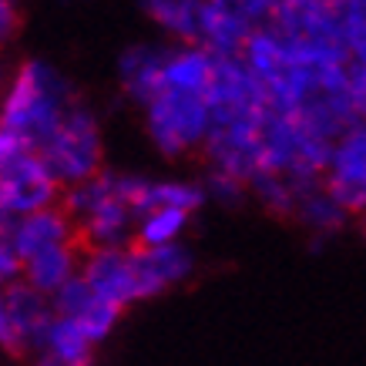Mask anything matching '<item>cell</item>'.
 <instances>
[{"label": "cell", "instance_id": "cell-15", "mask_svg": "<svg viewBox=\"0 0 366 366\" xmlns=\"http://www.w3.org/2000/svg\"><path fill=\"white\" fill-rule=\"evenodd\" d=\"M162 61H165V51H162V47H152V44L124 51V57H122V88L134 104H142L144 108V104L158 94V88H162Z\"/></svg>", "mask_w": 366, "mask_h": 366}, {"label": "cell", "instance_id": "cell-5", "mask_svg": "<svg viewBox=\"0 0 366 366\" xmlns=\"http://www.w3.org/2000/svg\"><path fill=\"white\" fill-rule=\"evenodd\" d=\"M134 266V289L138 300H155L172 286L185 282L195 269V255L182 242L165 245H128Z\"/></svg>", "mask_w": 366, "mask_h": 366}, {"label": "cell", "instance_id": "cell-26", "mask_svg": "<svg viewBox=\"0 0 366 366\" xmlns=\"http://www.w3.org/2000/svg\"><path fill=\"white\" fill-rule=\"evenodd\" d=\"M21 31V14H17V0H0V47L11 44Z\"/></svg>", "mask_w": 366, "mask_h": 366}, {"label": "cell", "instance_id": "cell-12", "mask_svg": "<svg viewBox=\"0 0 366 366\" xmlns=\"http://www.w3.org/2000/svg\"><path fill=\"white\" fill-rule=\"evenodd\" d=\"M134 222H138L134 212L118 195H108L88 215H81L74 225H78L81 242L88 245V249H94V245H132Z\"/></svg>", "mask_w": 366, "mask_h": 366}, {"label": "cell", "instance_id": "cell-2", "mask_svg": "<svg viewBox=\"0 0 366 366\" xmlns=\"http://www.w3.org/2000/svg\"><path fill=\"white\" fill-rule=\"evenodd\" d=\"M57 185H74L101 172V128L84 104H71L57 128L34 148Z\"/></svg>", "mask_w": 366, "mask_h": 366}, {"label": "cell", "instance_id": "cell-31", "mask_svg": "<svg viewBox=\"0 0 366 366\" xmlns=\"http://www.w3.org/2000/svg\"><path fill=\"white\" fill-rule=\"evenodd\" d=\"M0 81H4V71H0Z\"/></svg>", "mask_w": 366, "mask_h": 366}, {"label": "cell", "instance_id": "cell-19", "mask_svg": "<svg viewBox=\"0 0 366 366\" xmlns=\"http://www.w3.org/2000/svg\"><path fill=\"white\" fill-rule=\"evenodd\" d=\"M245 189L252 192L272 215H279V219H292V215H296V202H300V195L306 192V189H300L296 182H289L286 175H279V172H255V175L245 182Z\"/></svg>", "mask_w": 366, "mask_h": 366}, {"label": "cell", "instance_id": "cell-28", "mask_svg": "<svg viewBox=\"0 0 366 366\" xmlns=\"http://www.w3.org/2000/svg\"><path fill=\"white\" fill-rule=\"evenodd\" d=\"M209 192H215L222 202H235L245 192V182H239V178H232V175H222V172H212Z\"/></svg>", "mask_w": 366, "mask_h": 366}, {"label": "cell", "instance_id": "cell-3", "mask_svg": "<svg viewBox=\"0 0 366 366\" xmlns=\"http://www.w3.org/2000/svg\"><path fill=\"white\" fill-rule=\"evenodd\" d=\"M212 124V112L205 94L195 91L158 88V94L144 104V128L162 155L178 158L192 148H202Z\"/></svg>", "mask_w": 366, "mask_h": 366}, {"label": "cell", "instance_id": "cell-25", "mask_svg": "<svg viewBox=\"0 0 366 366\" xmlns=\"http://www.w3.org/2000/svg\"><path fill=\"white\" fill-rule=\"evenodd\" d=\"M0 346L11 356H24L21 340H17V330H14L11 310H7V296H4V286H0Z\"/></svg>", "mask_w": 366, "mask_h": 366}, {"label": "cell", "instance_id": "cell-16", "mask_svg": "<svg viewBox=\"0 0 366 366\" xmlns=\"http://www.w3.org/2000/svg\"><path fill=\"white\" fill-rule=\"evenodd\" d=\"M212 64H215V57L209 51H202L199 44H189V47H182V51H165V61H162V88L205 94V88H209V81H212Z\"/></svg>", "mask_w": 366, "mask_h": 366}, {"label": "cell", "instance_id": "cell-8", "mask_svg": "<svg viewBox=\"0 0 366 366\" xmlns=\"http://www.w3.org/2000/svg\"><path fill=\"white\" fill-rule=\"evenodd\" d=\"M255 31L252 21H245L225 0H202L199 7V24H195V41L202 51H209L212 57H239L242 44L249 41V34Z\"/></svg>", "mask_w": 366, "mask_h": 366}, {"label": "cell", "instance_id": "cell-24", "mask_svg": "<svg viewBox=\"0 0 366 366\" xmlns=\"http://www.w3.org/2000/svg\"><path fill=\"white\" fill-rule=\"evenodd\" d=\"M346 71H350V88L356 91V98L366 101V34L356 37L346 51Z\"/></svg>", "mask_w": 366, "mask_h": 366}, {"label": "cell", "instance_id": "cell-11", "mask_svg": "<svg viewBox=\"0 0 366 366\" xmlns=\"http://www.w3.org/2000/svg\"><path fill=\"white\" fill-rule=\"evenodd\" d=\"M266 24L272 31L286 34V37H330V41H340L333 11H330L326 0H276Z\"/></svg>", "mask_w": 366, "mask_h": 366}, {"label": "cell", "instance_id": "cell-17", "mask_svg": "<svg viewBox=\"0 0 366 366\" xmlns=\"http://www.w3.org/2000/svg\"><path fill=\"white\" fill-rule=\"evenodd\" d=\"M189 222H192V212H185V209H172V205L152 209V212H144V215H138L132 245L178 242V239H182V232L189 229Z\"/></svg>", "mask_w": 366, "mask_h": 366}, {"label": "cell", "instance_id": "cell-21", "mask_svg": "<svg viewBox=\"0 0 366 366\" xmlns=\"http://www.w3.org/2000/svg\"><path fill=\"white\" fill-rule=\"evenodd\" d=\"M122 306H114V302H108V300H101V296H91L88 300V306L74 316V322L81 326V333L88 336L91 343L98 346V343H104L108 336H112V330L118 326V320H122ZM67 320V316H64Z\"/></svg>", "mask_w": 366, "mask_h": 366}, {"label": "cell", "instance_id": "cell-10", "mask_svg": "<svg viewBox=\"0 0 366 366\" xmlns=\"http://www.w3.org/2000/svg\"><path fill=\"white\" fill-rule=\"evenodd\" d=\"M78 235L74 219L64 212V205H44V209H34L27 215L14 219V245L21 259H31L41 249H51L57 242H71Z\"/></svg>", "mask_w": 366, "mask_h": 366}, {"label": "cell", "instance_id": "cell-9", "mask_svg": "<svg viewBox=\"0 0 366 366\" xmlns=\"http://www.w3.org/2000/svg\"><path fill=\"white\" fill-rule=\"evenodd\" d=\"M4 296H7V310H11L14 330H17V340H21L24 356L37 353L41 343H44L47 330L54 322V306H51V296H44L41 289L27 286L24 279H14L4 286Z\"/></svg>", "mask_w": 366, "mask_h": 366}, {"label": "cell", "instance_id": "cell-29", "mask_svg": "<svg viewBox=\"0 0 366 366\" xmlns=\"http://www.w3.org/2000/svg\"><path fill=\"white\" fill-rule=\"evenodd\" d=\"M326 4H330V7H336V4H343V0H326Z\"/></svg>", "mask_w": 366, "mask_h": 366}, {"label": "cell", "instance_id": "cell-1", "mask_svg": "<svg viewBox=\"0 0 366 366\" xmlns=\"http://www.w3.org/2000/svg\"><path fill=\"white\" fill-rule=\"evenodd\" d=\"M74 101L78 98H74L71 84L54 67L44 61H27L17 67L11 88L4 94L0 124L14 128L31 148H37L57 128V122L64 118V112Z\"/></svg>", "mask_w": 366, "mask_h": 366}, {"label": "cell", "instance_id": "cell-30", "mask_svg": "<svg viewBox=\"0 0 366 366\" xmlns=\"http://www.w3.org/2000/svg\"><path fill=\"white\" fill-rule=\"evenodd\" d=\"M363 232H366V212H363Z\"/></svg>", "mask_w": 366, "mask_h": 366}, {"label": "cell", "instance_id": "cell-22", "mask_svg": "<svg viewBox=\"0 0 366 366\" xmlns=\"http://www.w3.org/2000/svg\"><path fill=\"white\" fill-rule=\"evenodd\" d=\"M14 219L17 215H4L0 212V286H7L14 279H21L24 259L14 245Z\"/></svg>", "mask_w": 366, "mask_h": 366}, {"label": "cell", "instance_id": "cell-13", "mask_svg": "<svg viewBox=\"0 0 366 366\" xmlns=\"http://www.w3.org/2000/svg\"><path fill=\"white\" fill-rule=\"evenodd\" d=\"M78 269H81V245H78V235H74L71 242H57V245H51V249L34 252L31 259H24L21 279L27 286L41 289L44 296H51V292H54L57 286H64Z\"/></svg>", "mask_w": 366, "mask_h": 366}, {"label": "cell", "instance_id": "cell-4", "mask_svg": "<svg viewBox=\"0 0 366 366\" xmlns=\"http://www.w3.org/2000/svg\"><path fill=\"white\" fill-rule=\"evenodd\" d=\"M322 182L346 212H366V122H356L333 142Z\"/></svg>", "mask_w": 366, "mask_h": 366}, {"label": "cell", "instance_id": "cell-27", "mask_svg": "<svg viewBox=\"0 0 366 366\" xmlns=\"http://www.w3.org/2000/svg\"><path fill=\"white\" fill-rule=\"evenodd\" d=\"M225 4H232L245 21H252L255 27H259V24L269 21V14H272V4H276V0H225Z\"/></svg>", "mask_w": 366, "mask_h": 366}, {"label": "cell", "instance_id": "cell-20", "mask_svg": "<svg viewBox=\"0 0 366 366\" xmlns=\"http://www.w3.org/2000/svg\"><path fill=\"white\" fill-rule=\"evenodd\" d=\"M202 0H144V11L152 14V21L162 24L168 34H175L182 41H195V24H199Z\"/></svg>", "mask_w": 366, "mask_h": 366}, {"label": "cell", "instance_id": "cell-6", "mask_svg": "<svg viewBox=\"0 0 366 366\" xmlns=\"http://www.w3.org/2000/svg\"><path fill=\"white\" fill-rule=\"evenodd\" d=\"M81 279L94 289V296L114 302V306H132L138 302L134 289V266L128 245H94L81 252Z\"/></svg>", "mask_w": 366, "mask_h": 366}, {"label": "cell", "instance_id": "cell-23", "mask_svg": "<svg viewBox=\"0 0 366 366\" xmlns=\"http://www.w3.org/2000/svg\"><path fill=\"white\" fill-rule=\"evenodd\" d=\"M31 152H34V148L24 142V138L14 132V128L0 124V175H4V172H11L14 165H21V162L31 155Z\"/></svg>", "mask_w": 366, "mask_h": 366}, {"label": "cell", "instance_id": "cell-7", "mask_svg": "<svg viewBox=\"0 0 366 366\" xmlns=\"http://www.w3.org/2000/svg\"><path fill=\"white\" fill-rule=\"evenodd\" d=\"M57 195H61V185L47 172L37 152H31L21 165L0 175V212L4 215H27L34 209L54 205Z\"/></svg>", "mask_w": 366, "mask_h": 366}, {"label": "cell", "instance_id": "cell-14", "mask_svg": "<svg viewBox=\"0 0 366 366\" xmlns=\"http://www.w3.org/2000/svg\"><path fill=\"white\" fill-rule=\"evenodd\" d=\"M34 366H94V343L74 320L54 316L41 350L34 353Z\"/></svg>", "mask_w": 366, "mask_h": 366}, {"label": "cell", "instance_id": "cell-18", "mask_svg": "<svg viewBox=\"0 0 366 366\" xmlns=\"http://www.w3.org/2000/svg\"><path fill=\"white\" fill-rule=\"evenodd\" d=\"M346 215H350V212L326 192V185H312V189H306L300 195L292 219H300L302 225H310L312 232L326 235V232H336V229L346 222Z\"/></svg>", "mask_w": 366, "mask_h": 366}]
</instances>
